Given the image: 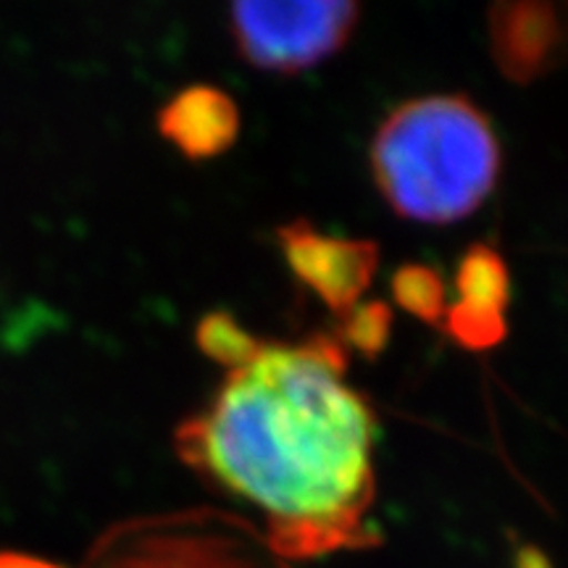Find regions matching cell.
<instances>
[{"mask_svg":"<svg viewBox=\"0 0 568 568\" xmlns=\"http://www.w3.org/2000/svg\"><path fill=\"white\" fill-rule=\"evenodd\" d=\"M339 337L258 339L174 435L195 474L264 516L280 558L374 542L376 416Z\"/></svg>","mask_w":568,"mask_h":568,"instance_id":"obj_1","label":"cell"},{"mask_svg":"<svg viewBox=\"0 0 568 568\" xmlns=\"http://www.w3.org/2000/svg\"><path fill=\"white\" fill-rule=\"evenodd\" d=\"M368 163L376 190L397 216L447 226L474 216L495 193L503 145L471 98L435 92L387 113Z\"/></svg>","mask_w":568,"mask_h":568,"instance_id":"obj_2","label":"cell"},{"mask_svg":"<svg viewBox=\"0 0 568 568\" xmlns=\"http://www.w3.org/2000/svg\"><path fill=\"white\" fill-rule=\"evenodd\" d=\"M90 568H284L264 535L234 516L197 510L111 531Z\"/></svg>","mask_w":568,"mask_h":568,"instance_id":"obj_3","label":"cell"},{"mask_svg":"<svg viewBox=\"0 0 568 568\" xmlns=\"http://www.w3.org/2000/svg\"><path fill=\"white\" fill-rule=\"evenodd\" d=\"M361 6L347 0L311 3H234L230 32L234 48L253 69L301 74L329 61L358 27Z\"/></svg>","mask_w":568,"mask_h":568,"instance_id":"obj_4","label":"cell"},{"mask_svg":"<svg viewBox=\"0 0 568 568\" xmlns=\"http://www.w3.org/2000/svg\"><path fill=\"white\" fill-rule=\"evenodd\" d=\"M276 237L287 266L326 308L339 318L355 311L379 266V247L368 240L332 237L305 222L282 226Z\"/></svg>","mask_w":568,"mask_h":568,"instance_id":"obj_5","label":"cell"},{"mask_svg":"<svg viewBox=\"0 0 568 568\" xmlns=\"http://www.w3.org/2000/svg\"><path fill=\"white\" fill-rule=\"evenodd\" d=\"M510 276L506 261L489 245H471L460 255L456 303H447L439 326L460 347L487 351L506 337Z\"/></svg>","mask_w":568,"mask_h":568,"instance_id":"obj_6","label":"cell"},{"mask_svg":"<svg viewBox=\"0 0 568 568\" xmlns=\"http://www.w3.org/2000/svg\"><path fill=\"white\" fill-rule=\"evenodd\" d=\"M489 40L497 69L514 82H531L566 59L568 9L552 3L495 6Z\"/></svg>","mask_w":568,"mask_h":568,"instance_id":"obj_7","label":"cell"},{"mask_svg":"<svg viewBox=\"0 0 568 568\" xmlns=\"http://www.w3.org/2000/svg\"><path fill=\"white\" fill-rule=\"evenodd\" d=\"M159 132L184 159H213L230 151L237 140L240 111L224 90L190 84L161 109Z\"/></svg>","mask_w":568,"mask_h":568,"instance_id":"obj_8","label":"cell"},{"mask_svg":"<svg viewBox=\"0 0 568 568\" xmlns=\"http://www.w3.org/2000/svg\"><path fill=\"white\" fill-rule=\"evenodd\" d=\"M393 295L397 305L408 314L429 324H439L445 316V284L437 272L426 266H406L395 274Z\"/></svg>","mask_w":568,"mask_h":568,"instance_id":"obj_9","label":"cell"},{"mask_svg":"<svg viewBox=\"0 0 568 568\" xmlns=\"http://www.w3.org/2000/svg\"><path fill=\"white\" fill-rule=\"evenodd\" d=\"M343 322H345L343 337L347 343H353L358 351L374 355L389 337V322H393V314H389L385 303H368L351 311Z\"/></svg>","mask_w":568,"mask_h":568,"instance_id":"obj_10","label":"cell"},{"mask_svg":"<svg viewBox=\"0 0 568 568\" xmlns=\"http://www.w3.org/2000/svg\"><path fill=\"white\" fill-rule=\"evenodd\" d=\"M0 568H61L34 556H24V552H0Z\"/></svg>","mask_w":568,"mask_h":568,"instance_id":"obj_11","label":"cell"}]
</instances>
